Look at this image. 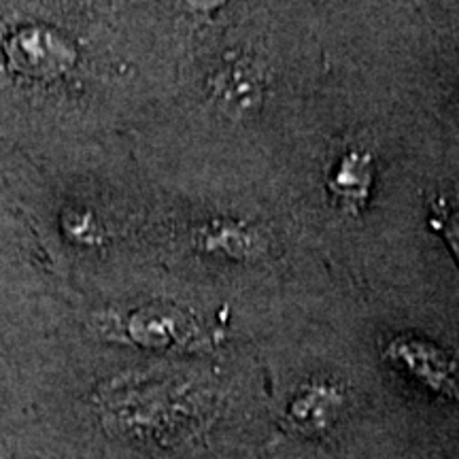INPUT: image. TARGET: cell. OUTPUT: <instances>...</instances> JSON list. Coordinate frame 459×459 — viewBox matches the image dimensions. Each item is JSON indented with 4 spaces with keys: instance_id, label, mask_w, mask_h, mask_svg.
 <instances>
[{
    "instance_id": "obj_1",
    "label": "cell",
    "mask_w": 459,
    "mask_h": 459,
    "mask_svg": "<svg viewBox=\"0 0 459 459\" xmlns=\"http://www.w3.org/2000/svg\"><path fill=\"white\" fill-rule=\"evenodd\" d=\"M215 105L230 117H247L262 107V73L247 60L232 62L211 83Z\"/></svg>"
},
{
    "instance_id": "obj_2",
    "label": "cell",
    "mask_w": 459,
    "mask_h": 459,
    "mask_svg": "<svg viewBox=\"0 0 459 459\" xmlns=\"http://www.w3.org/2000/svg\"><path fill=\"white\" fill-rule=\"evenodd\" d=\"M181 315L166 311H143L130 324L132 336L147 347H169L181 336Z\"/></svg>"
},
{
    "instance_id": "obj_3",
    "label": "cell",
    "mask_w": 459,
    "mask_h": 459,
    "mask_svg": "<svg viewBox=\"0 0 459 459\" xmlns=\"http://www.w3.org/2000/svg\"><path fill=\"white\" fill-rule=\"evenodd\" d=\"M11 54L15 60H43V71H57L49 60H65V48L54 34L45 30H26L17 34Z\"/></svg>"
},
{
    "instance_id": "obj_4",
    "label": "cell",
    "mask_w": 459,
    "mask_h": 459,
    "mask_svg": "<svg viewBox=\"0 0 459 459\" xmlns=\"http://www.w3.org/2000/svg\"><path fill=\"white\" fill-rule=\"evenodd\" d=\"M204 245L217 254H226L232 257H249L255 249V240L251 234L237 226H217L204 234Z\"/></svg>"
},
{
    "instance_id": "obj_5",
    "label": "cell",
    "mask_w": 459,
    "mask_h": 459,
    "mask_svg": "<svg viewBox=\"0 0 459 459\" xmlns=\"http://www.w3.org/2000/svg\"><path fill=\"white\" fill-rule=\"evenodd\" d=\"M370 183V164L364 156H347L334 175V189L344 196H361Z\"/></svg>"
},
{
    "instance_id": "obj_6",
    "label": "cell",
    "mask_w": 459,
    "mask_h": 459,
    "mask_svg": "<svg viewBox=\"0 0 459 459\" xmlns=\"http://www.w3.org/2000/svg\"><path fill=\"white\" fill-rule=\"evenodd\" d=\"M192 7H198V9H209V7H217V4L223 3V0H187Z\"/></svg>"
}]
</instances>
